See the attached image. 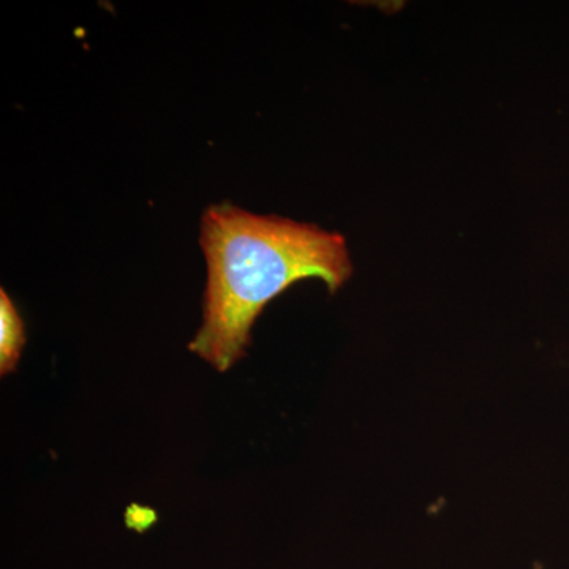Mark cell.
Here are the masks:
<instances>
[{
    "instance_id": "cell-1",
    "label": "cell",
    "mask_w": 569,
    "mask_h": 569,
    "mask_svg": "<svg viewBox=\"0 0 569 569\" xmlns=\"http://www.w3.org/2000/svg\"><path fill=\"white\" fill-rule=\"evenodd\" d=\"M200 244L208 283L189 350L222 373L244 358L254 321L291 284L320 279L336 293L353 274L342 236L233 204L206 209Z\"/></svg>"
},
{
    "instance_id": "cell-2",
    "label": "cell",
    "mask_w": 569,
    "mask_h": 569,
    "mask_svg": "<svg viewBox=\"0 0 569 569\" xmlns=\"http://www.w3.org/2000/svg\"><path fill=\"white\" fill-rule=\"evenodd\" d=\"M24 346V321L9 293L2 288L0 290V376H10L17 370Z\"/></svg>"
}]
</instances>
